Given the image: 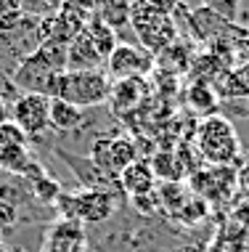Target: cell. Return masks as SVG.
<instances>
[{
    "label": "cell",
    "instance_id": "obj_8",
    "mask_svg": "<svg viewBox=\"0 0 249 252\" xmlns=\"http://www.w3.org/2000/svg\"><path fill=\"white\" fill-rule=\"evenodd\" d=\"M85 250H87V242H85V231L80 220L61 218L45 234L43 252H85Z\"/></svg>",
    "mask_w": 249,
    "mask_h": 252
},
{
    "label": "cell",
    "instance_id": "obj_17",
    "mask_svg": "<svg viewBox=\"0 0 249 252\" xmlns=\"http://www.w3.org/2000/svg\"><path fill=\"white\" fill-rule=\"evenodd\" d=\"M154 194H157L159 207H165L167 213H172V215H178L180 210L186 207V202L191 199V194H188L180 183H162L159 191H154Z\"/></svg>",
    "mask_w": 249,
    "mask_h": 252
},
{
    "label": "cell",
    "instance_id": "obj_15",
    "mask_svg": "<svg viewBox=\"0 0 249 252\" xmlns=\"http://www.w3.org/2000/svg\"><path fill=\"white\" fill-rule=\"evenodd\" d=\"M85 32H87V37H90V43L96 45V51L101 53V59H104V64H106V59L114 53V48L119 45V37H117V32L111 30V27H106L101 19L93 13V19L87 22L85 27Z\"/></svg>",
    "mask_w": 249,
    "mask_h": 252
},
{
    "label": "cell",
    "instance_id": "obj_13",
    "mask_svg": "<svg viewBox=\"0 0 249 252\" xmlns=\"http://www.w3.org/2000/svg\"><path fill=\"white\" fill-rule=\"evenodd\" d=\"M218 93H215L212 85L207 83H191L186 91V104L194 109L196 114H201V117H215V109H218Z\"/></svg>",
    "mask_w": 249,
    "mask_h": 252
},
{
    "label": "cell",
    "instance_id": "obj_14",
    "mask_svg": "<svg viewBox=\"0 0 249 252\" xmlns=\"http://www.w3.org/2000/svg\"><path fill=\"white\" fill-rule=\"evenodd\" d=\"M194 53H191V45L183 43V40H178V43H172L167 51H162L157 56V64L162 66V69L167 72H175V74H183L191 69V64H194Z\"/></svg>",
    "mask_w": 249,
    "mask_h": 252
},
{
    "label": "cell",
    "instance_id": "obj_27",
    "mask_svg": "<svg viewBox=\"0 0 249 252\" xmlns=\"http://www.w3.org/2000/svg\"><path fill=\"white\" fill-rule=\"evenodd\" d=\"M247 32H249V19H247Z\"/></svg>",
    "mask_w": 249,
    "mask_h": 252
},
{
    "label": "cell",
    "instance_id": "obj_3",
    "mask_svg": "<svg viewBox=\"0 0 249 252\" xmlns=\"http://www.w3.org/2000/svg\"><path fill=\"white\" fill-rule=\"evenodd\" d=\"M111 93V80L104 69L96 72H64L61 83H58V96L61 101L80 106L85 112V106H101L109 104Z\"/></svg>",
    "mask_w": 249,
    "mask_h": 252
},
{
    "label": "cell",
    "instance_id": "obj_4",
    "mask_svg": "<svg viewBox=\"0 0 249 252\" xmlns=\"http://www.w3.org/2000/svg\"><path fill=\"white\" fill-rule=\"evenodd\" d=\"M58 210L64 213V218L80 223H104L114 215V202L111 191L104 189H80L75 194H61V199L56 202Z\"/></svg>",
    "mask_w": 249,
    "mask_h": 252
},
{
    "label": "cell",
    "instance_id": "obj_16",
    "mask_svg": "<svg viewBox=\"0 0 249 252\" xmlns=\"http://www.w3.org/2000/svg\"><path fill=\"white\" fill-rule=\"evenodd\" d=\"M149 162H151V170H154V178H157V181L178 183V178H180V159H178V154L157 152Z\"/></svg>",
    "mask_w": 249,
    "mask_h": 252
},
{
    "label": "cell",
    "instance_id": "obj_21",
    "mask_svg": "<svg viewBox=\"0 0 249 252\" xmlns=\"http://www.w3.org/2000/svg\"><path fill=\"white\" fill-rule=\"evenodd\" d=\"M61 183L53 181L51 175H43V178H37L35 183H32V196H35L37 202L43 204H56L58 199H61Z\"/></svg>",
    "mask_w": 249,
    "mask_h": 252
},
{
    "label": "cell",
    "instance_id": "obj_24",
    "mask_svg": "<svg viewBox=\"0 0 249 252\" xmlns=\"http://www.w3.org/2000/svg\"><path fill=\"white\" fill-rule=\"evenodd\" d=\"M236 183H239V191L244 194V196H249V165L239 170V175H236Z\"/></svg>",
    "mask_w": 249,
    "mask_h": 252
},
{
    "label": "cell",
    "instance_id": "obj_18",
    "mask_svg": "<svg viewBox=\"0 0 249 252\" xmlns=\"http://www.w3.org/2000/svg\"><path fill=\"white\" fill-rule=\"evenodd\" d=\"M96 16L117 32L119 27L130 24V3H101L96 5Z\"/></svg>",
    "mask_w": 249,
    "mask_h": 252
},
{
    "label": "cell",
    "instance_id": "obj_10",
    "mask_svg": "<svg viewBox=\"0 0 249 252\" xmlns=\"http://www.w3.org/2000/svg\"><path fill=\"white\" fill-rule=\"evenodd\" d=\"M101 64H104V59L90 43L85 30L66 45V72H96L101 69Z\"/></svg>",
    "mask_w": 249,
    "mask_h": 252
},
{
    "label": "cell",
    "instance_id": "obj_1",
    "mask_svg": "<svg viewBox=\"0 0 249 252\" xmlns=\"http://www.w3.org/2000/svg\"><path fill=\"white\" fill-rule=\"evenodd\" d=\"M130 24L136 30L138 45H143L154 59L178 43V27L172 22V5L162 3H133Z\"/></svg>",
    "mask_w": 249,
    "mask_h": 252
},
{
    "label": "cell",
    "instance_id": "obj_25",
    "mask_svg": "<svg viewBox=\"0 0 249 252\" xmlns=\"http://www.w3.org/2000/svg\"><path fill=\"white\" fill-rule=\"evenodd\" d=\"M8 120H11V104L0 96V125H3V122H8Z\"/></svg>",
    "mask_w": 249,
    "mask_h": 252
},
{
    "label": "cell",
    "instance_id": "obj_2",
    "mask_svg": "<svg viewBox=\"0 0 249 252\" xmlns=\"http://www.w3.org/2000/svg\"><path fill=\"white\" fill-rule=\"evenodd\" d=\"M239 135L236 127L231 125L225 117L215 114L199 122L196 127V152L201 159L212 167H231L239 159Z\"/></svg>",
    "mask_w": 249,
    "mask_h": 252
},
{
    "label": "cell",
    "instance_id": "obj_6",
    "mask_svg": "<svg viewBox=\"0 0 249 252\" xmlns=\"http://www.w3.org/2000/svg\"><path fill=\"white\" fill-rule=\"evenodd\" d=\"M154 66H157V59L138 43H119L111 56L106 59V74L111 80L146 77Z\"/></svg>",
    "mask_w": 249,
    "mask_h": 252
},
{
    "label": "cell",
    "instance_id": "obj_22",
    "mask_svg": "<svg viewBox=\"0 0 249 252\" xmlns=\"http://www.w3.org/2000/svg\"><path fill=\"white\" fill-rule=\"evenodd\" d=\"M204 210H207L204 199H199V196L194 199V196H191V199L186 202V207L180 210V213L175 215V218H180L183 223H196V220H201V218H204Z\"/></svg>",
    "mask_w": 249,
    "mask_h": 252
},
{
    "label": "cell",
    "instance_id": "obj_9",
    "mask_svg": "<svg viewBox=\"0 0 249 252\" xmlns=\"http://www.w3.org/2000/svg\"><path fill=\"white\" fill-rule=\"evenodd\" d=\"M149 98V80L130 77V80H111L109 106L117 114H130Z\"/></svg>",
    "mask_w": 249,
    "mask_h": 252
},
{
    "label": "cell",
    "instance_id": "obj_12",
    "mask_svg": "<svg viewBox=\"0 0 249 252\" xmlns=\"http://www.w3.org/2000/svg\"><path fill=\"white\" fill-rule=\"evenodd\" d=\"M85 120V112L75 104H69V101H61V98H51V127L58 133H69L75 130V127L83 125Z\"/></svg>",
    "mask_w": 249,
    "mask_h": 252
},
{
    "label": "cell",
    "instance_id": "obj_26",
    "mask_svg": "<svg viewBox=\"0 0 249 252\" xmlns=\"http://www.w3.org/2000/svg\"><path fill=\"white\" fill-rule=\"evenodd\" d=\"M0 252H11L8 247H5V244H0Z\"/></svg>",
    "mask_w": 249,
    "mask_h": 252
},
{
    "label": "cell",
    "instance_id": "obj_19",
    "mask_svg": "<svg viewBox=\"0 0 249 252\" xmlns=\"http://www.w3.org/2000/svg\"><path fill=\"white\" fill-rule=\"evenodd\" d=\"M27 8L19 0H0V32H13L24 24Z\"/></svg>",
    "mask_w": 249,
    "mask_h": 252
},
{
    "label": "cell",
    "instance_id": "obj_23",
    "mask_svg": "<svg viewBox=\"0 0 249 252\" xmlns=\"http://www.w3.org/2000/svg\"><path fill=\"white\" fill-rule=\"evenodd\" d=\"M19 223V213H16V207L8 202H0V231H8L13 228Z\"/></svg>",
    "mask_w": 249,
    "mask_h": 252
},
{
    "label": "cell",
    "instance_id": "obj_20",
    "mask_svg": "<svg viewBox=\"0 0 249 252\" xmlns=\"http://www.w3.org/2000/svg\"><path fill=\"white\" fill-rule=\"evenodd\" d=\"M27 144H29L27 133H24L13 120H8V122H3V125H0V152H11V149H27Z\"/></svg>",
    "mask_w": 249,
    "mask_h": 252
},
{
    "label": "cell",
    "instance_id": "obj_7",
    "mask_svg": "<svg viewBox=\"0 0 249 252\" xmlns=\"http://www.w3.org/2000/svg\"><path fill=\"white\" fill-rule=\"evenodd\" d=\"M51 98L40 93H19L11 104V120L29 135H40L45 127H51Z\"/></svg>",
    "mask_w": 249,
    "mask_h": 252
},
{
    "label": "cell",
    "instance_id": "obj_5",
    "mask_svg": "<svg viewBox=\"0 0 249 252\" xmlns=\"http://www.w3.org/2000/svg\"><path fill=\"white\" fill-rule=\"evenodd\" d=\"M136 159H140L136 141H130L127 135H101L90 146V162L98 170H104L109 175H117V178Z\"/></svg>",
    "mask_w": 249,
    "mask_h": 252
},
{
    "label": "cell",
    "instance_id": "obj_11",
    "mask_svg": "<svg viewBox=\"0 0 249 252\" xmlns=\"http://www.w3.org/2000/svg\"><path fill=\"white\" fill-rule=\"evenodd\" d=\"M117 181L133 199L154 194V189H157V178H154V170H151L149 159H136L130 167H125L122 173H119Z\"/></svg>",
    "mask_w": 249,
    "mask_h": 252
}]
</instances>
